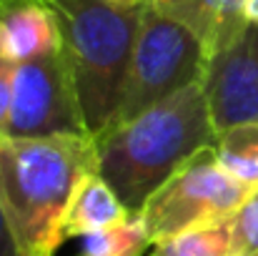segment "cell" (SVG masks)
<instances>
[{
	"instance_id": "cell-6",
	"label": "cell",
	"mask_w": 258,
	"mask_h": 256,
	"mask_svg": "<svg viewBox=\"0 0 258 256\" xmlns=\"http://www.w3.org/2000/svg\"><path fill=\"white\" fill-rule=\"evenodd\" d=\"M5 136H90L81 116L63 48L15 66L13 108Z\"/></svg>"
},
{
	"instance_id": "cell-10",
	"label": "cell",
	"mask_w": 258,
	"mask_h": 256,
	"mask_svg": "<svg viewBox=\"0 0 258 256\" xmlns=\"http://www.w3.org/2000/svg\"><path fill=\"white\" fill-rule=\"evenodd\" d=\"M133 214L123 206L118 193L110 188V183L95 171L78 186L76 196L68 203V211L63 216V241L76 239V236H88L95 231H105L110 226L123 224Z\"/></svg>"
},
{
	"instance_id": "cell-3",
	"label": "cell",
	"mask_w": 258,
	"mask_h": 256,
	"mask_svg": "<svg viewBox=\"0 0 258 256\" xmlns=\"http://www.w3.org/2000/svg\"><path fill=\"white\" fill-rule=\"evenodd\" d=\"M58 25L60 48L71 71L86 131L100 141L118 121L136 38L146 13L141 5L103 0H48Z\"/></svg>"
},
{
	"instance_id": "cell-4",
	"label": "cell",
	"mask_w": 258,
	"mask_h": 256,
	"mask_svg": "<svg viewBox=\"0 0 258 256\" xmlns=\"http://www.w3.org/2000/svg\"><path fill=\"white\" fill-rule=\"evenodd\" d=\"M206 68L208 53L203 43L188 28L146 3L115 126L141 116L188 85L203 83Z\"/></svg>"
},
{
	"instance_id": "cell-9",
	"label": "cell",
	"mask_w": 258,
	"mask_h": 256,
	"mask_svg": "<svg viewBox=\"0 0 258 256\" xmlns=\"http://www.w3.org/2000/svg\"><path fill=\"white\" fill-rule=\"evenodd\" d=\"M161 15L188 28L208 58L223 50L246 28V0H146Z\"/></svg>"
},
{
	"instance_id": "cell-5",
	"label": "cell",
	"mask_w": 258,
	"mask_h": 256,
	"mask_svg": "<svg viewBox=\"0 0 258 256\" xmlns=\"http://www.w3.org/2000/svg\"><path fill=\"white\" fill-rule=\"evenodd\" d=\"M253 188L256 186L238 181L223 169L211 146L173 173L148 198L138 216L156 244L193 229L228 221Z\"/></svg>"
},
{
	"instance_id": "cell-7",
	"label": "cell",
	"mask_w": 258,
	"mask_h": 256,
	"mask_svg": "<svg viewBox=\"0 0 258 256\" xmlns=\"http://www.w3.org/2000/svg\"><path fill=\"white\" fill-rule=\"evenodd\" d=\"M203 90L216 133L258 126V23H246L223 50L208 58Z\"/></svg>"
},
{
	"instance_id": "cell-16",
	"label": "cell",
	"mask_w": 258,
	"mask_h": 256,
	"mask_svg": "<svg viewBox=\"0 0 258 256\" xmlns=\"http://www.w3.org/2000/svg\"><path fill=\"white\" fill-rule=\"evenodd\" d=\"M0 256H23L18 244H15V236L10 231V224L5 219V211L0 206Z\"/></svg>"
},
{
	"instance_id": "cell-1",
	"label": "cell",
	"mask_w": 258,
	"mask_h": 256,
	"mask_svg": "<svg viewBox=\"0 0 258 256\" xmlns=\"http://www.w3.org/2000/svg\"><path fill=\"white\" fill-rule=\"evenodd\" d=\"M98 171L93 136L15 138L0 133V206L23 256H53L78 186Z\"/></svg>"
},
{
	"instance_id": "cell-8",
	"label": "cell",
	"mask_w": 258,
	"mask_h": 256,
	"mask_svg": "<svg viewBox=\"0 0 258 256\" xmlns=\"http://www.w3.org/2000/svg\"><path fill=\"white\" fill-rule=\"evenodd\" d=\"M0 50L25 63L60 50V25L48 0H0Z\"/></svg>"
},
{
	"instance_id": "cell-11",
	"label": "cell",
	"mask_w": 258,
	"mask_h": 256,
	"mask_svg": "<svg viewBox=\"0 0 258 256\" xmlns=\"http://www.w3.org/2000/svg\"><path fill=\"white\" fill-rule=\"evenodd\" d=\"M218 164L238 181L258 186V126H236L218 133L213 143Z\"/></svg>"
},
{
	"instance_id": "cell-2",
	"label": "cell",
	"mask_w": 258,
	"mask_h": 256,
	"mask_svg": "<svg viewBox=\"0 0 258 256\" xmlns=\"http://www.w3.org/2000/svg\"><path fill=\"white\" fill-rule=\"evenodd\" d=\"M216 138L203 83L188 85L95 141L98 173L136 216L173 173Z\"/></svg>"
},
{
	"instance_id": "cell-13",
	"label": "cell",
	"mask_w": 258,
	"mask_h": 256,
	"mask_svg": "<svg viewBox=\"0 0 258 256\" xmlns=\"http://www.w3.org/2000/svg\"><path fill=\"white\" fill-rule=\"evenodd\" d=\"M151 256H236L233 239H231V224L221 221L213 226L193 229L171 239L156 241Z\"/></svg>"
},
{
	"instance_id": "cell-18",
	"label": "cell",
	"mask_w": 258,
	"mask_h": 256,
	"mask_svg": "<svg viewBox=\"0 0 258 256\" xmlns=\"http://www.w3.org/2000/svg\"><path fill=\"white\" fill-rule=\"evenodd\" d=\"M103 3H113V5H141L146 0H103Z\"/></svg>"
},
{
	"instance_id": "cell-12",
	"label": "cell",
	"mask_w": 258,
	"mask_h": 256,
	"mask_svg": "<svg viewBox=\"0 0 258 256\" xmlns=\"http://www.w3.org/2000/svg\"><path fill=\"white\" fill-rule=\"evenodd\" d=\"M151 244V234L143 219L136 214L118 226L83 236L76 256H143Z\"/></svg>"
},
{
	"instance_id": "cell-14",
	"label": "cell",
	"mask_w": 258,
	"mask_h": 256,
	"mask_svg": "<svg viewBox=\"0 0 258 256\" xmlns=\"http://www.w3.org/2000/svg\"><path fill=\"white\" fill-rule=\"evenodd\" d=\"M228 224H231L233 254L258 256V186L228 219Z\"/></svg>"
},
{
	"instance_id": "cell-15",
	"label": "cell",
	"mask_w": 258,
	"mask_h": 256,
	"mask_svg": "<svg viewBox=\"0 0 258 256\" xmlns=\"http://www.w3.org/2000/svg\"><path fill=\"white\" fill-rule=\"evenodd\" d=\"M15 66L3 50H0V133H5L10 108H13V88H15Z\"/></svg>"
},
{
	"instance_id": "cell-17",
	"label": "cell",
	"mask_w": 258,
	"mask_h": 256,
	"mask_svg": "<svg viewBox=\"0 0 258 256\" xmlns=\"http://www.w3.org/2000/svg\"><path fill=\"white\" fill-rule=\"evenodd\" d=\"M246 20L258 23V0H246Z\"/></svg>"
}]
</instances>
